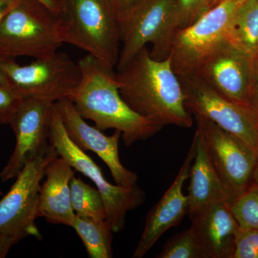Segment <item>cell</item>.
<instances>
[{
	"label": "cell",
	"instance_id": "obj_14",
	"mask_svg": "<svg viewBox=\"0 0 258 258\" xmlns=\"http://www.w3.org/2000/svg\"><path fill=\"white\" fill-rule=\"evenodd\" d=\"M54 106L71 140L84 152L96 153L111 171L115 184L125 187L137 186L138 175L120 162L118 144L121 132L115 130L113 135L108 137L96 126L88 124L69 98L56 101Z\"/></svg>",
	"mask_w": 258,
	"mask_h": 258
},
{
	"label": "cell",
	"instance_id": "obj_34",
	"mask_svg": "<svg viewBox=\"0 0 258 258\" xmlns=\"http://www.w3.org/2000/svg\"><path fill=\"white\" fill-rule=\"evenodd\" d=\"M222 1H223V0H215V6H216L217 5H218L219 3H221Z\"/></svg>",
	"mask_w": 258,
	"mask_h": 258
},
{
	"label": "cell",
	"instance_id": "obj_23",
	"mask_svg": "<svg viewBox=\"0 0 258 258\" xmlns=\"http://www.w3.org/2000/svg\"><path fill=\"white\" fill-rule=\"evenodd\" d=\"M157 258H205L191 229L173 236Z\"/></svg>",
	"mask_w": 258,
	"mask_h": 258
},
{
	"label": "cell",
	"instance_id": "obj_9",
	"mask_svg": "<svg viewBox=\"0 0 258 258\" xmlns=\"http://www.w3.org/2000/svg\"><path fill=\"white\" fill-rule=\"evenodd\" d=\"M239 5L236 0H223L192 25L175 32L168 56L177 76L191 74L212 51L231 41Z\"/></svg>",
	"mask_w": 258,
	"mask_h": 258
},
{
	"label": "cell",
	"instance_id": "obj_19",
	"mask_svg": "<svg viewBox=\"0 0 258 258\" xmlns=\"http://www.w3.org/2000/svg\"><path fill=\"white\" fill-rule=\"evenodd\" d=\"M231 41L252 57L258 55V0H246L237 7Z\"/></svg>",
	"mask_w": 258,
	"mask_h": 258
},
{
	"label": "cell",
	"instance_id": "obj_21",
	"mask_svg": "<svg viewBox=\"0 0 258 258\" xmlns=\"http://www.w3.org/2000/svg\"><path fill=\"white\" fill-rule=\"evenodd\" d=\"M71 202L76 216L96 221L106 220V205L99 190L76 177L71 180Z\"/></svg>",
	"mask_w": 258,
	"mask_h": 258
},
{
	"label": "cell",
	"instance_id": "obj_27",
	"mask_svg": "<svg viewBox=\"0 0 258 258\" xmlns=\"http://www.w3.org/2000/svg\"><path fill=\"white\" fill-rule=\"evenodd\" d=\"M249 104L258 112V55L253 57V62H252V83H251Z\"/></svg>",
	"mask_w": 258,
	"mask_h": 258
},
{
	"label": "cell",
	"instance_id": "obj_29",
	"mask_svg": "<svg viewBox=\"0 0 258 258\" xmlns=\"http://www.w3.org/2000/svg\"><path fill=\"white\" fill-rule=\"evenodd\" d=\"M18 242V240L11 236L0 233V258L6 257L12 246Z\"/></svg>",
	"mask_w": 258,
	"mask_h": 258
},
{
	"label": "cell",
	"instance_id": "obj_28",
	"mask_svg": "<svg viewBox=\"0 0 258 258\" xmlns=\"http://www.w3.org/2000/svg\"><path fill=\"white\" fill-rule=\"evenodd\" d=\"M114 10L118 20L126 14L137 0H107Z\"/></svg>",
	"mask_w": 258,
	"mask_h": 258
},
{
	"label": "cell",
	"instance_id": "obj_31",
	"mask_svg": "<svg viewBox=\"0 0 258 258\" xmlns=\"http://www.w3.org/2000/svg\"><path fill=\"white\" fill-rule=\"evenodd\" d=\"M47 8L55 12L57 14L60 15L62 8V0H39Z\"/></svg>",
	"mask_w": 258,
	"mask_h": 258
},
{
	"label": "cell",
	"instance_id": "obj_3",
	"mask_svg": "<svg viewBox=\"0 0 258 258\" xmlns=\"http://www.w3.org/2000/svg\"><path fill=\"white\" fill-rule=\"evenodd\" d=\"M62 38L114 69L120 50L118 16L107 0H62Z\"/></svg>",
	"mask_w": 258,
	"mask_h": 258
},
{
	"label": "cell",
	"instance_id": "obj_6",
	"mask_svg": "<svg viewBox=\"0 0 258 258\" xmlns=\"http://www.w3.org/2000/svg\"><path fill=\"white\" fill-rule=\"evenodd\" d=\"M118 23L121 47L117 69L149 43L154 58L165 59L176 31L174 0H137Z\"/></svg>",
	"mask_w": 258,
	"mask_h": 258
},
{
	"label": "cell",
	"instance_id": "obj_11",
	"mask_svg": "<svg viewBox=\"0 0 258 258\" xmlns=\"http://www.w3.org/2000/svg\"><path fill=\"white\" fill-rule=\"evenodd\" d=\"M195 119L212 165L233 201L249 187L258 156L212 120L203 117Z\"/></svg>",
	"mask_w": 258,
	"mask_h": 258
},
{
	"label": "cell",
	"instance_id": "obj_17",
	"mask_svg": "<svg viewBox=\"0 0 258 258\" xmlns=\"http://www.w3.org/2000/svg\"><path fill=\"white\" fill-rule=\"evenodd\" d=\"M75 169L58 155L47 162L40 185L38 216L52 224L72 227L76 215L71 202V180Z\"/></svg>",
	"mask_w": 258,
	"mask_h": 258
},
{
	"label": "cell",
	"instance_id": "obj_12",
	"mask_svg": "<svg viewBox=\"0 0 258 258\" xmlns=\"http://www.w3.org/2000/svg\"><path fill=\"white\" fill-rule=\"evenodd\" d=\"M253 57L228 40L209 54L191 74L232 101L251 106Z\"/></svg>",
	"mask_w": 258,
	"mask_h": 258
},
{
	"label": "cell",
	"instance_id": "obj_32",
	"mask_svg": "<svg viewBox=\"0 0 258 258\" xmlns=\"http://www.w3.org/2000/svg\"><path fill=\"white\" fill-rule=\"evenodd\" d=\"M10 59L13 58H10L8 56L5 55L3 51L0 50V83H7L4 71H3V64H4L7 61L9 60Z\"/></svg>",
	"mask_w": 258,
	"mask_h": 258
},
{
	"label": "cell",
	"instance_id": "obj_8",
	"mask_svg": "<svg viewBox=\"0 0 258 258\" xmlns=\"http://www.w3.org/2000/svg\"><path fill=\"white\" fill-rule=\"evenodd\" d=\"M7 83L23 99L55 103L69 98L81 78L79 64L58 50L21 66L10 59L3 64Z\"/></svg>",
	"mask_w": 258,
	"mask_h": 258
},
{
	"label": "cell",
	"instance_id": "obj_10",
	"mask_svg": "<svg viewBox=\"0 0 258 258\" xmlns=\"http://www.w3.org/2000/svg\"><path fill=\"white\" fill-rule=\"evenodd\" d=\"M56 156L50 144L43 152L29 161L16 176L11 189L0 200V233L18 241L28 236L41 238L35 225L39 217L40 183L47 162Z\"/></svg>",
	"mask_w": 258,
	"mask_h": 258
},
{
	"label": "cell",
	"instance_id": "obj_35",
	"mask_svg": "<svg viewBox=\"0 0 258 258\" xmlns=\"http://www.w3.org/2000/svg\"><path fill=\"white\" fill-rule=\"evenodd\" d=\"M236 1H237L239 4H242V3H244V2L246 1V0H236Z\"/></svg>",
	"mask_w": 258,
	"mask_h": 258
},
{
	"label": "cell",
	"instance_id": "obj_18",
	"mask_svg": "<svg viewBox=\"0 0 258 258\" xmlns=\"http://www.w3.org/2000/svg\"><path fill=\"white\" fill-rule=\"evenodd\" d=\"M192 142L195 144V157L189 176L188 214L214 202L226 200L232 203V198L212 165L205 147L203 134L198 127Z\"/></svg>",
	"mask_w": 258,
	"mask_h": 258
},
{
	"label": "cell",
	"instance_id": "obj_2",
	"mask_svg": "<svg viewBox=\"0 0 258 258\" xmlns=\"http://www.w3.org/2000/svg\"><path fill=\"white\" fill-rule=\"evenodd\" d=\"M81 81L69 98L84 119L101 131L121 132L125 145H132L159 133L164 125L139 115L122 98L114 69L91 55L79 62Z\"/></svg>",
	"mask_w": 258,
	"mask_h": 258
},
{
	"label": "cell",
	"instance_id": "obj_30",
	"mask_svg": "<svg viewBox=\"0 0 258 258\" xmlns=\"http://www.w3.org/2000/svg\"><path fill=\"white\" fill-rule=\"evenodd\" d=\"M20 0H0V23Z\"/></svg>",
	"mask_w": 258,
	"mask_h": 258
},
{
	"label": "cell",
	"instance_id": "obj_4",
	"mask_svg": "<svg viewBox=\"0 0 258 258\" xmlns=\"http://www.w3.org/2000/svg\"><path fill=\"white\" fill-rule=\"evenodd\" d=\"M63 44L60 15L39 0H20L0 23V50L10 58H40Z\"/></svg>",
	"mask_w": 258,
	"mask_h": 258
},
{
	"label": "cell",
	"instance_id": "obj_22",
	"mask_svg": "<svg viewBox=\"0 0 258 258\" xmlns=\"http://www.w3.org/2000/svg\"><path fill=\"white\" fill-rule=\"evenodd\" d=\"M231 210L241 229L258 230V188L249 186L231 203Z\"/></svg>",
	"mask_w": 258,
	"mask_h": 258
},
{
	"label": "cell",
	"instance_id": "obj_33",
	"mask_svg": "<svg viewBox=\"0 0 258 258\" xmlns=\"http://www.w3.org/2000/svg\"><path fill=\"white\" fill-rule=\"evenodd\" d=\"M252 178L254 180V184L258 188V160L256 163L255 166H254Z\"/></svg>",
	"mask_w": 258,
	"mask_h": 258
},
{
	"label": "cell",
	"instance_id": "obj_7",
	"mask_svg": "<svg viewBox=\"0 0 258 258\" xmlns=\"http://www.w3.org/2000/svg\"><path fill=\"white\" fill-rule=\"evenodd\" d=\"M186 109L212 120L240 139L258 156V112L219 93L194 74L178 76Z\"/></svg>",
	"mask_w": 258,
	"mask_h": 258
},
{
	"label": "cell",
	"instance_id": "obj_25",
	"mask_svg": "<svg viewBox=\"0 0 258 258\" xmlns=\"http://www.w3.org/2000/svg\"><path fill=\"white\" fill-rule=\"evenodd\" d=\"M232 258H258V230L240 228L236 235Z\"/></svg>",
	"mask_w": 258,
	"mask_h": 258
},
{
	"label": "cell",
	"instance_id": "obj_13",
	"mask_svg": "<svg viewBox=\"0 0 258 258\" xmlns=\"http://www.w3.org/2000/svg\"><path fill=\"white\" fill-rule=\"evenodd\" d=\"M53 103L25 98L10 124L15 136V147L9 161L0 173L3 181L16 178L24 166L50 146L49 123Z\"/></svg>",
	"mask_w": 258,
	"mask_h": 258
},
{
	"label": "cell",
	"instance_id": "obj_16",
	"mask_svg": "<svg viewBox=\"0 0 258 258\" xmlns=\"http://www.w3.org/2000/svg\"><path fill=\"white\" fill-rule=\"evenodd\" d=\"M191 229L205 258H232L240 226L231 203L214 202L189 213Z\"/></svg>",
	"mask_w": 258,
	"mask_h": 258
},
{
	"label": "cell",
	"instance_id": "obj_15",
	"mask_svg": "<svg viewBox=\"0 0 258 258\" xmlns=\"http://www.w3.org/2000/svg\"><path fill=\"white\" fill-rule=\"evenodd\" d=\"M194 157L195 144L192 142L172 184L148 213L143 232L132 256L134 258L145 256L161 236L171 227L179 225L189 212V200L182 189L185 181L189 178Z\"/></svg>",
	"mask_w": 258,
	"mask_h": 258
},
{
	"label": "cell",
	"instance_id": "obj_24",
	"mask_svg": "<svg viewBox=\"0 0 258 258\" xmlns=\"http://www.w3.org/2000/svg\"><path fill=\"white\" fill-rule=\"evenodd\" d=\"M174 4L176 31L192 25L215 6V0H174Z\"/></svg>",
	"mask_w": 258,
	"mask_h": 258
},
{
	"label": "cell",
	"instance_id": "obj_20",
	"mask_svg": "<svg viewBox=\"0 0 258 258\" xmlns=\"http://www.w3.org/2000/svg\"><path fill=\"white\" fill-rule=\"evenodd\" d=\"M82 240L88 255L91 258H111L112 230L107 220H88L76 216L72 227Z\"/></svg>",
	"mask_w": 258,
	"mask_h": 258
},
{
	"label": "cell",
	"instance_id": "obj_5",
	"mask_svg": "<svg viewBox=\"0 0 258 258\" xmlns=\"http://www.w3.org/2000/svg\"><path fill=\"white\" fill-rule=\"evenodd\" d=\"M49 142L59 157L96 185L103 197L106 208V220L113 232L123 230L128 212L144 203L145 193L143 190L138 185L125 187L108 182L101 168L70 138L54 103L49 123Z\"/></svg>",
	"mask_w": 258,
	"mask_h": 258
},
{
	"label": "cell",
	"instance_id": "obj_26",
	"mask_svg": "<svg viewBox=\"0 0 258 258\" xmlns=\"http://www.w3.org/2000/svg\"><path fill=\"white\" fill-rule=\"evenodd\" d=\"M23 100L8 83H0V124H10Z\"/></svg>",
	"mask_w": 258,
	"mask_h": 258
},
{
	"label": "cell",
	"instance_id": "obj_1",
	"mask_svg": "<svg viewBox=\"0 0 258 258\" xmlns=\"http://www.w3.org/2000/svg\"><path fill=\"white\" fill-rule=\"evenodd\" d=\"M122 98L139 115L162 125L192 126L179 77L169 56L157 60L147 46L115 71Z\"/></svg>",
	"mask_w": 258,
	"mask_h": 258
}]
</instances>
